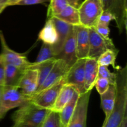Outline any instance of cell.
Returning <instances> with one entry per match:
<instances>
[{"instance_id":"11","label":"cell","mask_w":127,"mask_h":127,"mask_svg":"<svg viewBox=\"0 0 127 127\" xmlns=\"http://www.w3.org/2000/svg\"><path fill=\"white\" fill-rule=\"evenodd\" d=\"M76 26H72L66 39L63 44L62 51L57 57V59H62L70 67L78 60L76 47Z\"/></svg>"},{"instance_id":"30","label":"cell","mask_w":127,"mask_h":127,"mask_svg":"<svg viewBox=\"0 0 127 127\" xmlns=\"http://www.w3.org/2000/svg\"><path fill=\"white\" fill-rule=\"evenodd\" d=\"M93 28L95 29V31L99 35L102 36L103 37H104V38H109L110 29H109V25L98 22L97 24L95 25V27H93Z\"/></svg>"},{"instance_id":"22","label":"cell","mask_w":127,"mask_h":127,"mask_svg":"<svg viewBox=\"0 0 127 127\" xmlns=\"http://www.w3.org/2000/svg\"><path fill=\"white\" fill-rule=\"evenodd\" d=\"M54 17L71 26H77L81 25L78 8L70 5H68L59 14L57 15Z\"/></svg>"},{"instance_id":"20","label":"cell","mask_w":127,"mask_h":127,"mask_svg":"<svg viewBox=\"0 0 127 127\" xmlns=\"http://www.w3.org/2000/svg\"><path fill=\"white\" fill-rule=\"evenodd\" d=\"M38 39L43 43L53 46L58 39V33L52 19H48L38 34Z\"/></svg>"},{"instance_id":"28","label":"cell","mask_w":127,"mask_h":127,"mask_svg":"<svg viewBox=\"0 0 127 127\" xmlns=\"http://www.w3.org/2000/svg\"><path fill=\"white\" fill-rule=\"evenodd\" d=\"M97 78H104L109 82L110 85H115L116 83V73L111 72L107 66H99Z\"/></svg>"},{"instance_id":"41","label":"cell","mask_w":127,"mask_h":127,"mask_svg":"<svg viewBox=\"0 0 127 127\" xmlns=\"http://www.w3.org/2000/svg\"><path fill=\"white\" fill-rule=\"evenodd\" d=\"M40 127H41V126H40Z\"/></svg>"},{"instance_id":"16","label":"cell","mask_w":127,"mask_h":127,"mask_svg":"<svg viewBox=\"0 0 127 127\" xmlns=\"http://www.w3.org/2000/svg\"><path fill=\"white\" fill-rule=\"evenodd\" d=\"M99 64L95 59L88 57L86 59L84 67V90L91 91L94 87L97 78Z\"/></svg>"},{"instance_id":"2","label":"cell","mask_w":127,"mask_h":127,"mask_svg":"<svg viewBox=\"0 0 127 127\" xmlns=\"http://www.w3.org/2000/svg\"><path fill=\"white\" fill-rule=\"evenodd\" d=\"M49 111L37 107L29 100L14 113V125L16 127H40Z\"/></svg>"},{"instance_id":"17","label":"cell","mask_w":127,"mask_h":127,"mask_svg":"<svg viewBox=\"0 0 127 127\" xmlns=\"http://www.w3.org/2000/svg\"><path fill=\"white\" fill-rule=\"evenodd\" d=\"M76 88L72 85L64 83L61 88L55 102L50 110L56 112H60L66 105L71 100Z\"/></svg>"},{"instance_id":"8","label":"cell","mask_w":127,"mask_h":127,"mask_svg":"<svg viewBox=\"0 0 127 127\" xmlns=\"http://www.w3.org/2000/svg\"><path fill=\"white\" fill-rule=\"evenodd\" d=\"M86 59H79L68 69L64 77L66 84L74 86L80 94L84 93V67Z\"/></svg>"},{"instance_id":"37","label":"cell","mask_w":127,"mask_h":127,"mask_svg":"<svg viewBox=\"0 0 127 127\" xmlns=\"http://www.w3.org/2000/svg\"><path fill=\"white\" fill-rule=\"evenodd\" d=\"M4 85H0V103H1V97H2V90H3Z\"/></svg>"},{"instance_id":"23","label":"cell","mask_w":127,"mask_h":127,"mask_svg":"<svg viewBox=\"0 0 127 127\" xmlns=\"http://www.w3.org/2000/svg\"><path fill=\"white\" fill-rule=\"evenodd\" d=\"M56 60L57 59L52 58L43 62H40V63L33 62V64L30 68L37 69L38 71V87L37 88H39L41 85L43 83L45 78L48 76V73L52 70L53 66L54 65Z\"/></svg>"},{"instance_id":"25","label":"cell","mask_w":127,"mask_h":127,"mask_svg":"<svg viewBox=\"0 0 127 127\" xmlns=\"http://www.w3.org/2000/svg\"><path fill=\"white\" fill-rule=\"evenodd\" d=\"M47 10V19H51L59 14L68 4L67 0H50Z\"/></svg>"},{"instance_id":"21","label":"cell","mask_w":127,"mask_h":127,"mask_svg":"<svg viewBox=\"0 0 127 127\" xmlns=\"http://www.w3.org/2000/svg\"><path fill=\"white\" fill-rule=\"evenodd\" d=\"M79 96L80 93L78 90H76L71 100L66 105L62 110L59 112L60 127H67L68 123L74 113Z\"/></svg>"},{"instance_id":"3","label":"cell","mask_w":127,"mask_h":127,"mask_svg":"<svg viewBox=\"0 0 127 127\" xmlns=\"http://www.w3.org/2000/svg\"><path fill=\"white\" fill-rule=\"evenodd\" d=\"M78 9L81 25L92 28L97 24L103 7L100 0H84Z\"/></svg>"},{"instance_id":"15","label":"cell","mask_w":127,"mask_h":127,"mask_svg":"<svg viewBox=\"0 0 127 127\" xmlns=\"http://www.w3.org/2000/svg\"><path fill=\"white\" fill-rule=\"evenodd\" d=\"M51 19L55 26L56 29H57V33H58V39H57L56 43L52 46L53 54L56 59L62 51L63 44H64V42L68 37V34L70 31L71 28L73 26L65 23L56 17H52Z\"/></svg>"},{"instance_id":"19","label":"cell","mask_w":127,"mask_h":127,"mask_svg":"<svg viewBox=\"0 0 127 127\" xmlns=\"http://www.w3.org/2000/svg\"><path fill=\"white\" fill-rule=\"evenodd\" d=\"M115 97L116 87L114 85H110L107 90L103 94L100 95L101 107L105 115V120L107 119L114 108Z\"/></svg>"},{"instance_id":"4","label":"cell","mask_w":127,"mask_h":127,"mask_svg":"<svg viewBox=\"0 0 127 127\" xmlns=\"http://www.w3.org/2000/svg\"><path fill=\"white\" fill-rule=\"evenodd\" d=\"M29 100L16 87L4 86L0 103V119H2L8 111L21 107Z\"/></svg>"},{"instance_id":"33","label":"cell","mask_w":127,"mask_h":127,"mask_svg":"<svg viewBox=\"0 0 127 127\" xmlns=\"http://www.w3.org/2000/svg\"><path fill=\"white\" fill-rule=\"evenodd\" d=\"M5 66H6V62H4L2 56L0 54V85H4V82Z\"/></svg>"},{"instance_id":"29","label":"cell","mask_w":127,"mask_h":127,"mask_svg":"<svg viewBox=\"0 0 127 127\" xmlns=\"http://www.w3.org/2000/svg\"><path fill=\"white\" fill-rule=\"evenodd\" d=\"M109 85L110 83L107 79L104 78H97L95 81L94 87L100 95L107 90Z\"/></svg>"},{"instance_id":"26","label":"cell","mask_w":127,"mask_h":127,"mask_svg":"<svg viewBox=\"0 0 127 127\" xmlns=\"http://www.w3.org/2000/svg\"><path fill=\"white\" fill-rule=\"evenodd\" d=\"M41 127H60L59 113L50 110Z\"/></svg>"},{"instance_id":"6","label":"cell","mask_w":127,"mask_h":127,"mask_svg":"<svg viewBox=\"0 0 127 127\" xmlns=\"http://www.w3.org/2000/svg\"><path fill=\"white\" fill-rule=\"evenodd\" d=\"M103 10H106L115 17L117 27L120 33L127 29V0H100Z\"/></svg>"},{"instance_id":"18","label":"cell","mask_w":127,"mask_h":127,"mask_svg":"<svg viewBox=\"0 0 127 127\" xmlns=\"http://www.w3.org/2000/svg\"><path fill=\"white\" fill-rule=\"evenodd\" d=\"M26 68L6 64L4 86L17 87Z\"/></svg>"},{"instance_id":"27","label":"cell","mask_w":127,"mask_h":127,"mask_svg":"<svg viewBox=\"0 0 127 127\" xmlns=\"http://www.w3.org/2000/svg\"><path fill=\"white\" fill-rule=\"evenodd\" d=\"M52 58H55L53 54L52 46L47 44L43 43L38 56L36 59L35 63H40Z\"/></svg>"},{"instance_id":"38","label":"cell","mask_w":127,"mask_h":127,"mask_svg":"<svg viewBox=\"0 0 127 127\" xmlns=\"http://www.w3.org/2000/svg\"><path fill=\"white\" fill-rule=\"evenodd\" d=\"M7 7V6H6V5H1L0 4V14L1 13V12H2V11H4V9L6 7Z\"/></svg>"},{"instance_id":"35","label":"cell","mask_w":127,"mask_h":127,"mask_svg":"<svg viewBox=\"0 0 127 127\" xmlns=\"http://www.w3.org/2000/svg\"><path fill=\"white\" fill-rule=\"evenodd\" d=\"M119 127H127V112L124 115L123 120H122L120 124L119 125Z\"/></svg>"},{"instance_id":"31","label":"cell","mask_w":127,"mask_h":127,"mask_svg":"<svg viewBox=\"0 0 127 127\" xmlns=\"http://www.w3.org/2000/svg\"><path fill=\"white\" fill-rule=\"evenodd\" d=\"M113 20L115 21V17H114V15L110 13L109 11H106V10H103L102 12L99 17L98 22L105 24L107 25H109L110 22Z\"/></svg>"},{"instance_id":"13","label":"cell","mask_w":127,"mask_h":127,"mask_svg":"<svg viewBox=\"0 0 127 127\" xmlns=\"http://www.w3.org/2000/svg\"><path fill=\"white\" fill-rule=\"evenodd\" d=\"M38 87V71L34 68H28L25 70L20 79L17 88L24 95L31 98Z\"/></svg>"},{"instance_id":"34","label":"cell","mask_w":127,"mask_h":127,"mask_svg":"<svg viewBox=\"0 0 127 127\" xmlns=\"http://www.w3.org/2000/svg\"><path fill=\"white\" fill-rule=\"evenodd\" d=\"M79 1L80 0H67L68 4L73 6V7H76V8H78V6H79Z\"/></svg>"},{"instance_id":"9","label":"cell","mask_w":127,"mask_h":127,"mask_svg":"<svg viewBox=\"0 0 127 127\" xmlns=\"http://www.w3.org/2000/svg\"><path fill=\"white\" fill-rule=\"evenodd\" d=\"M0 41H1L2 51L0 54L6 64L12 65L16 67L28 69L31 67L33 62L27 60V57L24 54L16 52L11 49L7 46L4 36L2 31H0Z\"/></svg>"},{"instance_id":"24","label":"cell","mask_w":127,"mask_h":127,"mask_svg":"<svg viewBox=\"0 0 127 127\" xmlns=\"http://www.w3.org/2000/svg\"><path fill=\"white\" fill-rule=\"evenodd\" d=\"M119 51L117 49H108L102 54L97 59V63L99 66L112 65L114 69L117 70L120 67L116 65V59Z\"/></svg>"},{"instance_id":"1","label":"cell","mask_w":127,"mask_h":127,"mask_svg":"<svg viewBox=\"0 0 127 127\" xmlns=\"http://www.w3.org/2000/svg\"><path fill=\"white\" fill-rule=\"evenodd\" d=\"M116 97L111 113L102 127H119L127 112V65L115 70Z\"/></svg>"},{"instance_id":"14","label":"cell","mask_w":127,"mask_h":127,"mask_svg":"<svg viewBox=\"0 0 127 127\" xmlns=\"http://www.w3.org/2000/svg\"><path fill=\"white\" fill-rule=\"evenodd\" d=\"M76 47L78 59L88 58L89 48V28L81 25L76 26Z\"/></svg>"},{"instance_id":"36","label":"cell","mask_w":127,"mask_h":127,"mask_svg":"<svg viewBox=\"0 0 127 127\" xmlns=\"http://www.w3.org/2000/svg\"><path fill=\"white\" fill-rule=\"evenodd\" d=\"M21 1H22V0H9V1H7V4H6V6H16V4Z\"/></svg>"},{"instance_id":"12","label":"cell","mask_w":127,"mask_h":127,"mask_svg":"<svg viewBox=\"0 0 127 127\" xmlns=\"http://www.w3.org/2000/svg\"><path fill=\"white\" fill-rule=\"evenodd\" d=\"M69 68L68 65L62 59H58L56 60L54 65L53 66L47 78H45L43 83L41 85L40 87L37 88L33 95L53 85L60 81L64 77Z\"/></svg>"},{"instance_id":"40","label":"cell","mask_w":127,"mask_h":127,"mask_svg":"<svg viewBox=\"0 0 127 127\" xmlns=\"http://www.w3.org/2000/svg\"><path fill=\"white\" fill-rule=\"evenodd\" d=\"M16 127V126H14V125H13V127Z\"/></svg>"},{"instance_id":"32","label":"cell","mask_w":127,"mask_h":127,"mask_svg":"<svg viewBox=\"0 0 127 127\" xmlns=\"http://www.w3.org/2000/svg\"><path fill=\"white\" fill-rule=\"evenodd\" d=\"M50 0H22L16 4L17 6H29L37 4H42L49 1Z\"/></svg>"},{"instance_id":"7","label":"cell","mask_w":127,"mask_h":127,"mask_svg":"<svg viewBox=\"0 0 127 127\" xmlns=\"http://www.w3.org/2000/svg\"><path fill=\"white\" fill-rule=\"evenodd\" d=\"M89 29V48L88 57L97 60L99 56L108 49H117L112 40L104 38L93 27Z\"/></svg>"},{"instance_id":"5","label":"cell","mask_w":127,"mask_h":127,"mask_svg":"<svg viewBox=\"0 0 127 127\" xmlns=\"http://www.w3.org/2000/svg\"><path fill=\"white\" fill-rule=\"evenodd\" d=\"M65 83L64 77L53 85L33 95L29 98L30 102L38 107L50 110L53 107L58 95L63 85Z\"/></svg>"},{"instance_id":"39","label":"cell","mask_w":127,"mask_h":127,"mask_svg":"<svg viewBox=\"0 0 127 127\" xmlns=\"http://www.w3.org/2000/svg\"><path fill=\"white\" fill-rule=\"evenodd\" d=\"M9 0H0V4L1 5H6V4H7V1Z\"/></svg>"},{"instance_id":"10","label":"cell","mask_w":127,"mask_h":127,"mask_svg":"<svg viewBox=\"0 0 127 127\" xmlns=\"http://www.w3.org/2000/svg\"><path fill=\"white\" fill-rule=\"evenodd\" d=\"M91 91L80 94L67 127H86L88 105Z\"/></svg>"}]
</instances>
